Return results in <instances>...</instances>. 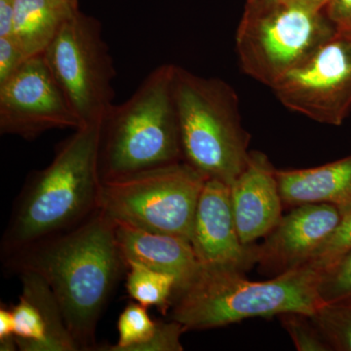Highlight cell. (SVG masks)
Segmentation results:
<instances>
[{"mask_svg":"<svg viewBox=\"0 0 351 351\" xmlns=\"http://www.w3.org/2000/svg\"><path fill=\"white\" fill-rule=\"evenodd\" d=\"M271 90L289 110L341 126L351 112V36L337 31Z\"/></svg>","mask_w":351,"mask_h":351,"instance_id":"obj_9","label":"cell"},{"mask_svg":"<svg viewBox=\"0 0 351 351\" xmlns=\"http://www.w3.org/2000/svg\"><path fill=\"white\" fill-rule=\"evenodd\" d=\"M18 274L32 271L54 293L80 351L98 350L96 331L126 263L115 223L101 209L73 230L4 258Z\"/></svg>","mask_w":351,"mask_h":351,"instance_id":"obj_1","label":"cell"},{"mask_svg":"<svg viewBox=\"0 0 351 351\" xmlns=\"http://www.w3.org/2000/svg\"><path fill=\"white\" fill-rule=\"evenodd\" d=\"M176 64L151 71L128 100L113 105L101 122V181L184 160L174 96Z\"/></svg>","mask_w":351,"mask_h":351,"instance_id":"obj_4","label":"cell"},{"mask_svg":"<svg viewBox=\"0 0 351 351\" xmlns=\"http://www.w3.org/2000/svg\"><path fill=\"white\" fill-rule=\"evenodd\" d=\"M114 223L117 243L126 265L137 263L172 274L178 280L176 292L186 287L199 271V261L189 240Z\"/></svg>","mask_w":351,"mask_h":351,"instance_id":"obj_15","label":"cell"},{"mask_svg":"<svg viewBox=\"0 0 351 351\" xmlns=\"http://www.w3.org/2000/svg\"><path fill=\"white\" fill-rule=\"evenodd\" d=\"M350 251L351 212L343 216L336 230L313 254L306 265L324 271Z\"/></svg>","mask_w":351,"mask_h":351,"instance_id":"obj_22","label":"cell"},{"mask_svg":"<svg viewBox=\"0 0 351 351\" xmlns=\"http://www.w3.org/2000/svg\"><path fill=\"white\" fill-rule=\"evenodd\" d=\"M43 56L83 126L101 123L113 105L117 69L100 22L75 11Z\"/></svg>","mask_w":351,"mask_h":351,"instance_id":"obj_8","label":"cell"},{"mask_svg":"<svg viewBox=\"0 0 351 351\" xmlns=\"http://www.w3.org/2000/svg\"><path fill=\"white\" fill-rule=\"evenodd\" d=\"M19 302L10 306L15 339L22 351H80L63 311L48 283L36 272L18 274Z\"/></svg>","mask_w":351,"mask_h":351,"instance_id":"obj_13","label":"cell"},{"mask_svg":"<svg viewBox=\"0 0 351 351\" xmlns=\"http://www.w3.org/2000/svg\"><path fill=\"white\" fill-rule=\"evenodd\" d=\"M324 11L337 29L351 24V0H330Z\"/></svg>","mask_w":351,"mask_h":351,"instance_id":"obj_26","label":"cell"},{"mask_svg":"<svg viewBox=\"0 0 351 351\" xmlns=\"http://www.w3.org/2000/svg\"><path fill=\"white\" fill-rule=\"evenodd\" d=\"M319 294L323 302L351 299V251L322 272Z\"/></svg>","mask_w":351,"mask_h":351,"instance_id":"obj_23","label":"cell"},{"mask_svg":"<svg viewBox=\"0 0 351 351\" xmlns=\"http://www.w3.org/2000/svg\"><path fill=\"white\" fill-rule=\"evenodd\" d=\"M322 272L304 265L269 280L251 281L239 270L201 265L195 278L175 293L169 318L186 331H202L249 318L311 315L324 304L319 294Z\"/></svg>","mask_w":351,"mask_h":351,"instance_id":"obj_3","label":"cell"},{"mask_svg":"<svg viewBox=\"0 0 351 351\" xmlns=\"http://www.w3.org/2000/svg\"><path fill=\"white\" fill-rule=\"evenodd\" d=\"M43 54L25 60L0 83V134L34 140L55 129L82 128Z\"/></svg>","mask_w":351,"mask_h":351,"instance_id":"obj_10","label":"cell"},{"mask_svg":"<svg viewBox=\"0 0 351 351\" xmlns=\"http://www.w3.org/2000/svg\"><path fill=\"white\" fill-rule=\"evenodd\" d=\"M174 96L184 160L208 179L232 186L251 152L234 90L219 78L175 66Z\"/></svg>","mask_w":351,"mask_h":351,"instance_id":"obj_5","label":"cell"},{"mask_svg":"<svg viewBox=\"0 0 351 351\" xmlns=\"http://www.w3.org/2000/svg\"><path fill=\"white\" fill-rule=\"evenodd\" d=\"M18 346L15 339V325L11 307L1 304L0 308V350L14 351Z\"/></svg>","mask_w":351,"mask_h":351,"instance_id":"obj_25","label":"cell"},{"mask_svg":"<svg viewBox=\"0 0 351 351\" xmlns=\"http://www.w3.org/2000/svg\"><path fill=\"white\" fill-rule=\"evenodd\" d=\"M301 1L308 4V5L315 7V8L323 9V10H324L325 7L329 3L330 0H301Z\"/></svg>","mask_w":351,"mask_h":351,"instance_id":"obj_28","label":"cell"},{"mask_svg":"<svg viewBox=\"0 0 351 351\" xmlns=\"http://www.w3.org/2000/svg\"><path fill=\"white\" fill-rule=\"evenodd\" d=\"M126 269V289L132 299L142 306H156L163 314L167 313L177 290V278L137 263H127Z\"/></svg>","mask_w":351,"mask_h":351,"instance_id":"obj_19","label":"cell"},{"mask_svg":"<svg viewBox=\"0 0 351 351\" xmlns=\"http://www.w3.org/2000/svg\"><path fill=\"white\" fill-rule=\"evenodd\" d=\"M341 218L338 208L328 203L293 207L257 245L258 271L276 277L306 265Z\"/></svg>","mask_w":351,"mask_h":351,"instance_id":"obj_12","label":"cell"},{"mask_svg":"<svg viewBox=\"0 0 351 351\" xmlns=\"http://www.w3.org/2000/svg\"><path fill=\"white\" fill-rule=\"evenodd\" d=\"M25 61L14 36L0 38V83L10 77Z\"/></svg>","mask_w":351,"mask_h":351,"instance_id":"obj_24","label":"cell"},{"mask_svg":"<svg viewBox=\"0 0 351 351\" xmlns=\"http://www.w3.org/2000/svg\"><path fill=\"white\" fill-rule=\"evenodd\" d=\"M147 307L130 302L117 321L119 339L114 345L99 346L103 351H182L186 328L177 321L152 319Z\"/></svg>","mask_w":351,"mask_h":351,"instance_id":"obj_18","label":"cell"},{"mask_svg":"<svg viewBox=\"0 0 351 351\" xmlns=\"http://www.w3.org/2000/svg\"><path fill=\"white\" fill-rule=\"evenodd\" d=\"M101 123L83 126L27 177L1 239L2 260L80 225L100 209Z\"/></svg>","mask_w":351,"mask_h":351,"instance_id":"obj_2","label":"cell"},{"mask_svg":"<svg viewBox=\"0 0 351 351\" xmlns=\"http://www.w3.org/2000/svg\"><path fill=\"white\" fill-rule=\"evenodd\" d=\"M311 317L330 351H351V299L324 302Z\"/></svg>","mask_w":351,"mask_h":351,"instance_id":"obj_20","label":"cell"},{"mask_svg":"<svg viewBox=\"0 0 351 351\" xmlns=\"http://www.w3.org/2000/svg\"><path fill=\"white\" fill-rule=\"evenodd\" d=\"M337 31L343 32V34H348V36H351V24L348 25V27H343V29H337Z\"/></svg>","mask_w":351,"mask_h":351,"instance_id":"obj_29","label":"cell"},{"mask_svg":"<svg viewBox=\"0 0 351 351\" xmlns=\"http://www.w3.org/2000/svg\"><path fill=\"white\" fill-rule=\"evenodd\" d=\"M77 10L75 0H15L13 36L25 59L43 54Z\"/></svg>","mask_w":351,"mask_h":351,"instance_id":"obj_17","label":"cell"},{"mask_svg":"<svg viewBox=\"0 0 351 351\" xmlns=\"http://www.w3.org/2000/svg\"><path fill=\"white\" fill-rule=\"evenodd\" d=\"M75 1H77V0H75Z\"/></svg>","mask_w":351,"mask_h":351,"instance_id":"obj_30","label":"cell"},{"mask_svg":"<svg viewBox=\"0 0 351 351\" xmlns=\"http://www.w3.org/2000/svg\"><path fill=\"white\" fill-rule=\"evenodd\" d=\"M207 180L186 161L103 180L100 209L115 223L191 241Z\"/></svg>","mask_w":351,"mask_h":351,"instance_id":"obj_7","label":"cell"},{"mask_svg":"<svg viewBox=\"0 0 351 351\" xmlns=\"http://www.w3.org/2000/svg\"><path fill=\"white\" fill-rule=\"evenodd\" d=\"M191 243L202 267L245 272L257 265V245L240 239L233 215L230 186L208 179L198 199Z\"/></svg>","mask_w":351,"mask_h":351,"instance_id":"obj_11","label":"cell"},{"mask_svg":"<svg viewBox=\"0 0 351 351\" xmlns=\"http://www.w3.org/2000/svg\"><path fill=\"white\" fill-rule=\"evenodd\" d=\"M276 176L284 206L328 203L343 216L351 212V154L318 167L277 170Z\"/></svg>","mask_w":351,"mask_h":351,"instance_id":"obj_16","label":"cell"},{"mask_svg":"<svg viewBox=\"0 0 351 351\" xmlns=\"http://www.w3.org/2000/svg\"><path fill=\"white\" fill-rule=\"evenodd\" d=\"M276 172L267 154L251 151L246 167L230 186L235 225L244 244L263 239L283 217Z\"/></svg>","mask_w":351,"mask_h":351,"instance_id":"obj_14","label":"cell"},{"mask_svg":"<svg viewBox=\"0 0 351 351\" xmlns=\"http://www.w3.org/2000/svg\"><path fill=\"white\" fill-rule=\"evenodd\" d=\"M336 32L323 9L301 0H248L235 39L240 66L271 89Z\"/></svg>","mask_w":351,"mask_h":351,"instance_id":"obj_6","label":"cell"},{"mask_svg":"<svg viewBox=\"0 0 351 351\" xmlns=\"http://www.w3.org/2000/svg\"><path fill=\"white\" fill-rule=\"evenodd\" d=\"M15 0H0V38L13 36Z\"/></svg>","mask_w":351,"mask_h":351,"instance_id":"obj_27","label":"cell"},{"mask_svg":"<svg viewBox=\"0 0 351 351\" xmlns=\"http://www.w3.org/2000/svg\"><path fill=\"white\" fill-rule=\"evenodd\" d=\"M299 351H330L309 314L288 313L278 316Z\"/></svg>","mask_w":351,"mask_h":351,"instance_id":"obj_21","label":"cell"}]
</instances>
